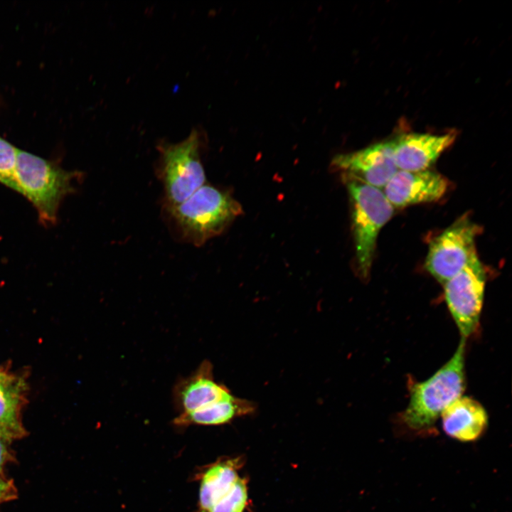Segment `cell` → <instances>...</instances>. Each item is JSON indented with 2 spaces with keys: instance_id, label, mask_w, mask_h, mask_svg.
I'll use <instances>...</instances> for the list:
<instances>
[{
  "instance_id": "4fadbf2b",
  "label": "cell",
  "mask_w": 512,
  "mask_h": 512,
  "mask_svg": "<svg viewBox=\"0 0 512 512\" xmlns=\"http://www.w3.org/2000/svg\"><path fill=\"white\" fill-rule=\"evenodd\" d=\"M444 433L456 440L469 442L480 438L488 426V415L477 400L461 396L441 414Z\"/></svg>"
},
{
  "instance_id": "7c38bea8",
  "label": "cell",
  "mask_w": 512,
  "mask_h": 512,
  "mask_svg": "<svg viewBox=\"0 0 512 512\" xmlns=\"http://www.w3.org/2000/svg\"><path fill=\"white\" fill-rule=\"evenodd\" d=\"M455 138L454 133H408L400 136L392 141L395 166L399 170L410 171L429 169Z\"/></svg>"
},
{
  "instance_id": "5bb4252c",
  "label": "cell",
  "mask_w": 512,
  "mask_h": 512,
  "mask_svg": "<svg viewBox=\"0 0 512 512\" xmlns=\"http://www.w3.org/2000/svg\"><path fill=\"white\" fill-rule=\"evenodd\" d=\"M254 402L235 397L232 394L227 398L200 410L179 414L174 420L177 427L189 425H220L228 423L236 417L252 413L255 410Z\"/></svg>"
},
{
  "instance_id": "ba28073f",
  "label": "cell",
  "mask_w": 512,
  "mask_h": 512,
  "mask_svg": "<svg viewBox=\"0 0 512 512\" xmlns=\"http://www.w3.org/2000/svg\"><path fill=\"white\" fill-rule=\"evenodd\" d=\"M486 280L485 269L477 255L443 284L446 304L463 338L478 328Z\"/></svg>"
},
{
  "instance_id": "8fae6325",
  "label": "cell",
  "mask_w": 512,
  "mask_h": 512,
  "mask_svg": "<svg viewBox=\"0 0 512 512\" xmlns=\"http://www.w3.org/2000/svg\"><path fill=\"white\" fill-rule=\"evenodd\" d=\"M230 395L225 385L214 380L213 365L208 360L202 361L190 375L180 378L172 391L174 404L180 414L206 407Z\"/></svg>"
},
{
  "instance_id": "5b68a950",
  "label": "cell",
  "mask_w": 512,
  "mask_h": 512,
  "mask_svg": "<svg viewBox=\"0 0 512 512\" xmlns=\"http://www.w3.org/2000/svg\"><path fill=\"white\" fill-rule=\"evenodd\" d=\"M352 228L358 274L367 279L373 263L376 241L382 228L391 219L395 208L382 189L348 179Z\"/></svg>"
},
{
  "instance_id": "ffe728a7",
  "label": "cell",
  "mask_w": 512,
  "mask_h": 512,
  "mask_svg": "<svg viewBox=\"0 0 512 512\" xmlns=\"http://www.w3.org/2000/svg\"><path fill=\"white\" fill-rule=\"evenodd\" d=\"M6 480L0 476V485L4 483Z\"/></svg>"
},
{
  "instance_id": "3957f363",
  "label": "cell",
  "mask_w": 512,
  "mask_h": 512,
  "mask_svg": "<svg viewBox=\"0 0 512 512\" xmlns=\"http://www.w3.org/2000/svg\"><path fill=\"white\" fill-rule=\"evenodd\" d=\"M78 176L75 172L18 149L15 171L18 192L33 204L43 223L56 221L60 203L74 191L72 181Z\"/></svg>"
},
{
  "instance_id": "44dd1931",
  "label": "cell",
  "mask_w": 512,
  "mask_h": 512,
  "mask_svg": "<svg viewBox=\"0 0 512 512\" xmlns=\"http://www.w3.org/2000/svg\"><path fill=\"white\" fill-rule=\"evenodd\" d=\"M1 374H2V372H1V370H0V375H1Z\"/></svg>"
},
{
  "instance_id": "2e32d148",
  "label": "cell",
  "mask_w": 512,
  "mask_h": 512,
  "mask_svg": "<svg viewBox=\"0 0 512 512\" xmlns=\"http://www.w3.org/2000/svg\"><path fill=\"white\" fill-rule=\"evenodd\" d=\"M18 149L0 137V183L18 191L15 171Z\"/></svg>"
},
{
  "instance_id": "e0dca14e",
  "label": "cell",
  "mask_w": 512,
  "mask_h": 512,
  "mask_svg": "<svg viewBox=\"0 0 512 512\" xmlns=\"http://www.w3.org/2000/svg\"><path fill=\"white\" fill-rule=\"evenodd\" d=\"M16 489L11 480L0 485V503L16 498Z\"/></svg>"
},
{
  "instance_id": "6da1fadb",
  "label": "cell",
  "mask_w": 512,
  "mask_h": 512,
  "mask_svg": "<svg viewBox=\"0 0 512 512\" xmlns=\"http://www.w3.org/2000/svg\"><path fill=\"white\" fill-rule=\"evenodd\" d=\"M164 212L176 240L200 247L221 234L242 208L228 193L204 184L182 203L164 208Z\"/></svg>"
},
{
  "instance_id": "30bf717a",
  "label": "cell",
  "mask_w": 512,
  "mask_h": 512,
  "mask_svg": "<svg viewBox=\"0 0 512 512\" xmlns=\"http://www.w3.org/2000/svg\"><path fill=\"white\" fill-rule=\"evenodd\" d=\"M448 188L447 178L436 171L398 169L382 191L394 208H404L436 201Z\"/></svg>"
},
{
  "instance_id": "ac0fdd59",
  "label": "cell",
  "mask_w": 512,
  "mask_h": 512,
  "mask_svg": "<svg viewBox=\"0 0 512 512\" xmlns=\"http://www.w3.org/2000/svg\"><path fill=\"white\" fill-rule=\"evenodd\" d=\"M21 433L11 429L10 427L0 423V439L5 442H11L13 439L23 437Z\"/></svg>"
},
{
  "instance_id": "277c9868",
  "label": "cell",
  "mask_w": 512,
  "mask_h": 512,
  "mask_svg": "<svg viewBox=\"0 0 512 512\" xmlns=\"http://www.w3.org/2000/svg\"><path fill=\"white\" fill-rule=\"evenodd\" d=\"M156 172L164 188L163 208L175 206L206 184L201 139L193 129L183 141L160 142Z\"/></svg>"
},
{
  "instance_id": "52a82bcc",
  "label": "cell",
  "mask_w": 512,
  "mask_h": 512,
  "mask_svg": "<svg viewBox=\"0 0 512 512\" xmlns=\"http://www.w3.org/2000/svg\"><path fill=\"white\" fill-rule=\"evenodd\" d=\"M480 231L468 215L458 218L431 240L425 269L443 284L477 256L475 241Z\"/></svg>"
},
{
  "instance_id": "7a4b0ae2",
  "label": "cell",
  "mask_w": 512,
  "mask_h": 512,
  "mask_svg": "<svg viewBox=\"0 0 512 512\" xmlns=\"http://www.w3.org/2000/svg\"><path fill=\"white\" fill-rule=\"evenodd\" d=\"M465 341L461 338L451 358L429 378L410 385L409 402L401 416L410 430L420 432L432 429L442 412L462 396Z\"/></svg>"
},
{
  "instance_id": "8992f818",
  "label": "cell",
  "mask_w": 512,
  "mask_h": 512,
  "mask_svg": "<svg viewBox=\"0 0 512 512\" xmlns=\"http://www.w3.org/2000/svg\"><path fill=\"white\" fill-rule=\"evenodd\" d=\"M242 457L221 458L206 466L200 481L198 512H245L249 505L247 480L239 474Z\"/></svg>"
},
{
  "instance_id": "9a60e30c",
  "label": "cell",
  "mask_w": 512,
  "mask_h": 512,
  "mask_svg": "<svg viewBox=\"0 0 512 512\" xmlns=\"http://www.w3.org/2000/svg\"><path fill=\"white\" fill-rule=\"evenodd\" d=\"M24 390V382L18 378L4 373L0 375V423L23 436L26 432L20 420V410Z\"/></svg>"
},
{
  "instance_id": "d6986e66",
  "label": "cell",
  "mask_w": 512,
  "mask_h": 512,
  "mask_svg": "<svg viewBox=\"0 0 512 512\" xmlns=\"http://www.w3.org/2000/svg\"><path fill=\"white\" fill-rule=\"evenodd\" d=\"M5 441L0 439V473L4 464L13 461V455L5 444Z\"/></svg>"
},
{
  "instance_id": "9c48e42d",
  "label": "cell",
  "mask_w": 512,
  "mask_h": 512,
  "mask_svg": "<svg viewBox=\"0 0 512 512\" xmlns=\"http://www.w3.org/2000/svg\"><path fill=\"white\" fill-rule=\"evenodd\" d=\"M331 166L341 171L346 180H356L380 189L385 186L398 171L392 141L372 144L348 154L336 155Z\"/></svg>"
}]
</instances>
